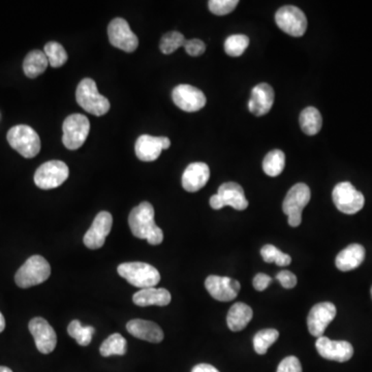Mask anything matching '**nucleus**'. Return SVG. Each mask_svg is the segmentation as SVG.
Here are the masks:
<instances>
[{
  "mask_svg": "<svg viewBox=\"0 0 372 372\" xmlns=\"http://www.w3.org/2000/svg\"><path fill=\"white\" fill-rule=\"evenodd\" d=\"M365 258V248L360 244H351L337 254L335 264L343 272L358 268Z\"/></svg>",
  "mask_w": 372,
  "mask_h": 372,
  "instance_id": "nucleus-24",
  "label": "nucleus"
},
{
  "mask_svg": "<svg viewBox=\"0 0 372 372\" xmlns=\"http://www.w3.org/2000/svg\"><path fill=\"white\" fill-rule=\"evenodd\" d=\"M271 282H272V278L269 275L265 274V273H258L254 278V288L258 292H263L268 288Z\"/></svg>",
  "mask_w": 372,
  "mask_h": 372,
  "instance_id": "nucleus-40",
  "label": "nucleus"
},
{
  "mask_svg": "<svg viewBox=\"0 0 372 372\" xmlns=\"http://www.w3.org/2000/svg\"><path fill=\"white\" fill-rule=\"evenodd\" d=\"M336 307L331 302H321L315 304L309 311L307 317V327L313 336L321 337L329 323L336 317Z\"/></svg>",
  "mask_w": 372,
  "mask_h": 372,
  "instance_id": "nucleus-17",
  "label": "nucleus"
},
{
  "mask_svg": "<svg viewBox=\"0 0 372 372\" xmlns=\"http://www.w3.org/2000/svg\"><path fill=\"white\" fill-rule=\"evenodd\" d=\"M299 122L303 133H306L307 135H315L321 131L323 118L317 108L308 107L301 113Z\"/></svg>",
  "mask_w": 372,
  "mask_h": 372,
  "instance_id": "nucleus-27",
  "label": "nucleus"
},
{
  "mask_svg": "<svg viewBox=\"0 0 372 372\" xmlns=\"http://www.w3.org/2000/svg\"><path fill=\"white\" fill-rule=\"evenodd\" d=\"M135 155L142 161H155L159 159L161 151V137H152L149 135H142L137 137L135 145Z\"/></svg>",
  "mask_w": 372,
  "mask_h": 372,
  "instance_id": "nucleus-22",
  "label": "nucleus"
},
{
  "mask_svg": "<svg viewBox=\"0 0 372 372\" xmlns=\"http://www.w3.org/2000/svg\"><path fill=\"white\" fill-rule=\"evenodd\" d=\"M171 300V294L165 289H143L133 296V303L141 307L152 306V305L167 306Z\"/></svg>",
  "mask_w": 372,
  "mask_h": 372,
  "instance_id": "nucleus-23",
  "label": "nucleus"
},
{
  "mask_svg": "<svg viewBox=\"0 0 372 372\" xmlns=\"http://www.w3.org/2000/svg\"><path fill=\"white\" fill-rule=\"evenodd\" d=\"M70 170L62 161H50L42 163L34 174V183L40 189H56L66 181Z\"/></svg>",
  "mask_w": 372,
  "mask_h": 372,
  "instance_id": "nucleus-8",
  "label": "nucleus"
},
{
  "mask_svg": "<svg viewBox=\"0 0 372 372\" xmlns=\"http://www.w3.org/2000/svg\"><path fill=\"white\" fill-rule=\"evenodd\" d=\"M332 199L339 211L356 214L364 207L365 198L351 182H341L333 189Z\"/></svg>",
  "mask_w": 372,
  "mask_h": 372,
  "instance_id": "nucleus-10",
  "label": "nucleus"
},
{
  "mask_svg": "<svg viewBox=\"0 0 372 372\" xmlns=\"http://www.w3.org/2000/svg\"><path fill=\"white\" fill-rule=\"evenodd\" d=\"M250 44V38L244 34H234L228 36L224 42V51L228 56L238 57L245 52Z\"/></svg>",
  "mask_w": 372,
  "mask_h": 372,
  "instance_id": "nucleus-32",
  "label": "nucleus"
},
{
  "mask_svg": "<svg viewBox=\"0 0 372 372\" xmlns=\"http://www.w3.org/2000/svg\"><path fill=\"white\" fill-rule=\"evenodd\" d=\"M274 103V90L267 83L256 85L252 90L248 109L256 116L268 114Z\"/></svg>",
  "mask_w": 372,
  "mask_h": 372,
  "instance_id": "nucleus-20",
  "label": "nucleus"
},
{
  "mask_svg": "<svg viewBox=\"0 0 372 372\" xmlns=\"http://www.w3.org/2000/svg\"><path fill=\"white\" fill-rule=\"evenodd\" d=\"M79 106L94 116H103L110 110V102L98 90L96 83L92 79H83L76 91Z\"/></svg>",
  "mask_w": 372,
  "mask_h": 372,
  "instance_id": "nucleus-3",
  "label": "nucleus"
},
{
  "mask_svg": "<svg viewBox=\"0 0 372 372\" xmlns=\"http://www.w3.org/2000/svg\"><path fill=\"white\" fill-rule=\"evenodd\" d=\"M112 226V214L107 211L100 212L83 238L85 246L89 250L102 248L106 242L107 236L110 234Z\"/></svg>",
  "mask_w": 372,
  "mask_h": 372,
  "instance_id": "nucleus-16",
  "label": "nucleus"
},
{
  "mask_svg": "<svg viewBox=\"0 0 372 372\" xmlns=\"http://www.w3.org/2000/svg\"><path fill=\"white\" fill-rule=\"evenodd\" d=\"M127 330L131 336L151 343H161L165 337L157 323L146 319H131L127 323Z\"/></svg>",
  "mask_w": 372,
  "mask_h": 372,
  "instance_id": "nucleus-19",
  "label": "nucleus"
},
{
  "mask_svg": "<svg viewBox=\"0 0 372 372\" xmlns=\"http://www.w3.org/2000/svg\"><path fill=\"white\" fill-rule=\"evenodd\" d=\"M315 347L323 359L341 363L349 361L354 355V347L351 343L343 341H331L325 336L317 338Z\"/></svg>",
  "mask_w": 372,
  "mask_h": 372,
  "instance_id": "nucleus-18",
  "label": "nucleus"
},
{
  "mask_svg": "<svg viewBox=\"0 0 372 372\" xmlns=\"http://www.w3.org/2000/svg\"><path fill=\"white\" fill-rule=\"evenodd\" d=\"M210 178L207 163H193L186 168L182 175V186L189 193H196L203 189Z\"/></svg>",
  "mask_w": 372,
  "mask_h": 372,
  "instance_id": "nucleus-21",
  "label": "nucleus"
},
{
  "mask_svg": "<svg viewBox=\"0 0 372 372\" xmlns=\"http://www.w3.org/2000/svg\"><path fill=\"white\" fill-rule=\"evenodd\" d=\"M252 307L243 302L235 303L230 307L226 315V323L228 329L234 332H239L246 328V326L252 321Z\"/></svg>",
  "mask_w": 372,
  "mask_h": 372,
  "instance_id": "nucleus-25",
  "label": "nucleus"
},
{
  "mask_svg": "<svg viewBox=\"0 0 372 372\" xmlns=\"http://www.w3.org/2000/svg\"><path fill=\"white\" fill-rule=\"evenodd\" d=\"M205 288L212 298L220 302L234 300L241 290V284L236 279L210 275L206 278Z\"/></svg>",
  "mask_w": 372,
  "mask_h": 372,
  "instance_id": "nucleus-15",
  "label": "nucleus"
},
{
  "mask_svg": "<svg viewBox=\"0 0 372 372\" xmlns=\"http://www.w3.org/2000/svg\"><path fill=\"white\" fill-rule=\"evenodd\" d=\"M30 333L34 336L36 349L44 355L52 353L57 345V335L46 319L42 317H34L28 325Z\"/></svg>",
  "mask_w": 372,
  "mask_h": 372,
  "instance_id": "nucleus-14",
  "label": "nucleus"
},
{
  "mask_svg": "<svg viewBox=\"0 0 372 372\" xmlns=\"http://www.w3.org/2000/svg\"><path fill=\"white\" fill-rule=\"evenodd\" d=\"M161 145H163V150L165 149H169L171 146V141H170L169 137H161Z\"/></svg>",
  "mask_w": 372,
  "mask_h": 372,
  "instance_id": "nucleus-42",
  "label": "nucleus"
},
{
  "mask_svg": "<svg viewBox=\"0 0 372 372\" xmlns=\"http://www.w3.org/2000/svg\"><path fill=\"white\" fill-rule=\"evenodd\" d=\"M0 372H13V370L5 366H0Z\"/></svg>",
  "mask_w": 372,
  "mask_h": 372,
  "instance_id": "nucleus-44",
  "label": "nucleus"
},
{
  "mask_svg": "<svg viewBox=\"0 0 372 372\" xmlns=\"http://www.w3.org/2000/svg\"><path fill=\"white\" fill-rule=\"evenodd\" d=\"M277 372H302V366L298 358L290 356L279 363Z\"/></svg>",
  "mask_w": 372,
  "mask_h": 372,
  "instance_id": "nucleus-37",
  "label": "nucleus"
},
{
  "mask_svg": "<svg viewBox=\"0 0 372 372\" xmlns=\"http://www.w3.org/2000/svg\"><path fill=\"white\" fill-rule=\"evenodd\" d=\"M279 332L275 329H264L258 331L254 337V351L258 355H265L269 347L278 339Z\"/></svg>",
  "mask_w": 372,
  "mask_h": 372,
  "instance_id": "nucleus-31",
  "label": "nucleus"
},
{
  "mask_svg": "<svg viewBox=\"0 0 372 372\" xmlns=\"http://www.w3.org/2000/svg\"><path fill=\"white\" fill-rule=\"evenodd\" d=\"M51 275V266L44 256H30L17 271L15 282L19 288L28 289L46 282Z\"/></svg>",
  "mask_w": 372,
  "mask_h": 372,
  "instance_id": "nucleus-4",
  "label": "nucleus"
},
{
  "mask_svg": "<svg viewBox=\"0 0 372 372\" xmlns=\"http://www.w3.org/2000/svg\"><path fill=\"white\" fill-rule=\"evenodd\" d=\"M48 66H49V62H48L44 52L34 50V51L29 52L24 59V74L28 78H36L46 70Z\"/></svg>",
  "mask_w": 372,
  "mask_h": 372,
  "instance_id": "nucleus-26",
  "label": "nucleus"
},
{
  "mask_svg": "<svg viewBox=\"0 0 372 372\" xmlns=\"http://www.w3.org/2000/svg\"><path fill=\"white\" fill-rule=\"evenodd\" d=\"M127 339L119 333H114V334L109 336L100 347V353L103 357L123 356L127 354Z\"/></svg>",
  "mask_w": 372,
  "mask_h": 372,
  "instance_id": "nucleus-30",
  "label": "nucleus"
},
{
  "mask_svg": "<svg viewBox=\"0 0 372 372\" xmlns=\"http://www.w3.org/2000/svg\"><path fill=\"white\" fill-rule=\"evenodd\" d=\"M5 328V319L3 313H0V333L3 332Z\"/></svg>",
  "mask_w": 372,
  "mask_h": 372,
  "instance_id": "nucleus-43",
  "label": "nucleus"
},
{
  "mask_svg": "<svg viewBox=\"0 0 372 372\" xmlns=\"http://www.w3.org/2000/svg\"><path fill=\"white\" fill-rule=\"evenodd\" d=\"M117 272L135 288H155L161 282V274L155 267L143 262L123 263Z\"/></svg>",
  "mask_w": 372,
  "mask_h": 372,
  "instance_id": "nucleus-2",
  "label": "nucleus"
},
{
  "mask_svg": "<svg viewBox=\"0 0 372 372\" xmlns=\"http://www.w3.org/2000/svg\"><path fill=\"white\" fill-rule=\"evenodd\" d=\"M284 165H286V155L282 150L275 149L265 157L263 161V170L265 174L270 177H277L284 171Z\"/></svg>",
  "mask_w": 372,
  "mask_h": 372,
  "instance_id": "nucleus-28",
  "label": "nucleus"
},
{
  "mask_svg": "<svg viewBox=\"0 0 372 372\" xmlns=\"http://www.w3.org/2000/svg\"><path fill=\"white\" fill-rule=\"evenodd\" d=\"M261 256L266 263H275L277 266L286 267L292 263V258L289 254L280 252L274 245L267 244L261 250Z\"/></svg>",
  "mask_w": 372,
  "mask_h": 372,
  "instance_id": "nucleus-34",
  "label": "nucleus"
},
{
  "mask_svg": "<svg viewBox=\"0 0 372 372\" xmlns=\"http://www.w3.org/2000/svg\"><path fill=\"white\" fill-rule=\"evenodd\" d=\"M311 193L308 186L304 183H297L288 191L282 210L288 215V222L293 228H297L302 222L303 209L310 201Z\"/></svg>",
  "mask_w": 372,
  "mask_h": 372,
  "instance_id": "nucleus-6",
  "label": "nucleus"
},
{
  "mask_svg": "<svg viewBox=\"0 0 372 372\" xmlns=\"http://www.w3.org/2000/svg\"><path fill=\"white\" fill-rule=\"evenodd\" d=\"M210 206L214 210H220L226 206H230L234 209L242 211L248 207V201L240 184L236 182H226L220 186L217 194L210 198Z\"/></svg>",
  "mask_w": 372,
  "mask_h": 372,
  "instance_id": "nucleus-9",
  "label": "nucleus"
},
{
  "mask_svg": "<svg viewBox=\"0 0 372 372\" xmlns=\"http://www.w3.org/2000/svg\"><path fill=\"white\" fill-rule=\"evenodd\" d=\"M68 333L81 347H87L92 341L96 329L92 326H83L80 321L74 319L68 327Z\"/></svg>",
  "mask_w": 372,
  "mask_h": 372,
  "instance_id": "nucleus-29",
  "label": "nucleus"
},
{
  "mask_svg": "<svg viewBox=\"0 0 372 372\" xmlns=\"http://www.w3.org/2000/svg\"><path fill=\"white\" fill-rule=\"evenodd\" d=\"M238 3H239L238 0H210L208 7L214 15L224 16L232 13Z\"/></svg>",
  "mask_w": 372,
  "mask_h": 372,
  "instance_id": "nucleus-36",
  "label": "nucleus"
},
{
  "mask_svg": "<svg viewBox=\"0 0 372 372\" xmlns=\"http://www.w3.org/2000/svg\"><path fill=\"white\" fill-rule=\"evenodd\" d=\"M191 372H220L214 366L210 364L202 363L195 366Z\"/></svg>",
  "mask_w": 372,
  "mask_h": 372,
  "instance_id": "nucleus-41",
  "label": "nucleus"
},
{
  "mask_svg": "<svg viewBox=\"0 0 372 372\" xmlns=\"http://www.w3.org/2000/svg\"><path fill=\"white\" fill-rule=\"evenodd\" d=\"M7 139L12 148L15 149L25 159H32L40 153V137L28 125L21 124L12 127L8 133Z\"/></svg>",
  "mask_w": 372,
  "mask_h": 372,
  "instance_id": "nucleus-5",
  "label": "nucleus"
},
{
  "mask_svg": "<svg viewBox=\"0 0 372 372\" xmlns=\"http://www.w3.org/2000/svg\"><path fill=\"white\" fill-rule=\"evenodd\" d=\"M174 104L184 112H198L205 107V94L203 91L191 85H178L172 92Z\"/></svg>",
  "mask_w": 372,
  "mask_h": 372,
  "instance_id": "nucleus-13",
  "label": "nucleus"
},
{
  "mask_svg": "<svg viewBox=\"0 0 372 372\" xmlns=\"http://www.w3.org/2000/svg\"><path fill=\"white\" fill-rule=\"evenodd\" d=\"M184 48H185L186 53L194 56V57L202 55L206 51L205 42H202L201 40H198V38L186 40Z\"/></svg>",
  "mask_w": 372,
  "mask_h": 372,
  "instance_id": "nucleus-38",
  "label": "nucleus"
},
{
  "mask_svg": "<svg viewBox=\"0 0 372 372\" xmlns=\"http://www.w3.org/2000/svg\"><path fill=\"white\" fill-rule=\"evenodd\" d=\"M275 21L282 31L295 38H300L306 32V16L294 5L280 8L275 15Z\"/></svg>",
  "mask_w": 372,
  "mask_h": 372,
  "instance_id": "nucleus-11",
  "label": "nucleus"
},
{
  "mask_svg": "<svg viewBox=\"0 0 372 372\" xmlns=\"http://www.w3.org/2000/svg\"><path fill=\"white\" fill-rule=\"evenodd\" d=\"M44 52L52 68H60L68 62V54L59 42H48L44 46Z\"/></svg>",
  "mask_w": 372,
  "mask_h": 372,
  "instance_id": "nucleus-33",
  "label": "nucleus"
},
{
  "mask_svg": "<svg viewBox=\"0 0 372 372\" xmlns=\"http://www.w3.org/2000/svg\"><path fill=\"white\" fill-rule=\"evenodd\" d=\"M64 137L62 142L64 146L70 150H77L84 145L89 131H90V122L88 118L82 114L70 115L64 120L62 125Z\"/></svg>",
  "mask_w": 372,
  "mask_h": 372,
  "instance_id": "nucleus-7",
  "label": "nucleus"
},
{
  "mask_svg": "<svg viewBox=\"0 0 372 372\" xmlns=\"http://www.w3.org/2000/svg\"><path fill=\"white\" fill-rule=\"evenodd\" d=\"M109 40L115 48L133 53L139 46V40L129 27L127 20L115 18L108 26Z\"/></svg>",
  "mask_w": 372,
  "mask_h": 372,
  "instance_id": "nucleus-12",
  "label": "nucleus"
},
{
  "mask_svg": "<svg viewBox=\"0 0 372 372\" xmlns=\"http://www.w3.org/2000/svg\"><path fill=\"white\" fill-rule=\"evenodd\" d=\"M371 298H372V288H371Z\"/></svg>",
  "mask_w": 372,
  "mask_h": 372,
  "instance_id": "nucleus-45",
  "label": "nucleus"
},
{
  "mask_svg": "<svg viewBox=\"0 0 372 372\" xmlns=\"http://www.w3.org/2000/svg\"><path fill=\"white\" fill-rule=\"evenodd\" d=\"M155 214L153 206L143 202L131 210L129 224L135 237L147 240L151 245H159L163 241V232L155 224Z\"/></svg>",
  "mask_w": 372,
  "mask_h": 372,
  "instance_id": "nucleus-1",
  "label": "nucleus"
},
{
  "mask_svg": "<svg viewBox=\"0 0 372 372\" xmlns=\"http://www.w3.org/2000/svg\"><path fill=\"white\" fill-rule=\"evenodd\" d=\"M276 279L284 289H293L297 284V276L291 271H280L277 273Z\"/></svg>",
  "mask_w": 372,
  "mask_h": 372,
  "instance_id": "nucleus-39",
  "label": "nucleus"
},
{
  "mask_svg": "<svg viewBox=\"0 0 372 372\" xmlns=\"http://www.w3.org/2000/svg\"><path fill=\"white\" fill-rule=\"evenodd\" d=\"M185 42V38L180 32H168L161 38V44H159V49L165 55H169V54L174 53L176 50L179 49L181 46H184Z\"/></svg>",
  "mask_w": 372,
  "mask_h": 372,
  "instance_id": "nucleus-35",
  "label": "nucleus"
}]
</instances>
